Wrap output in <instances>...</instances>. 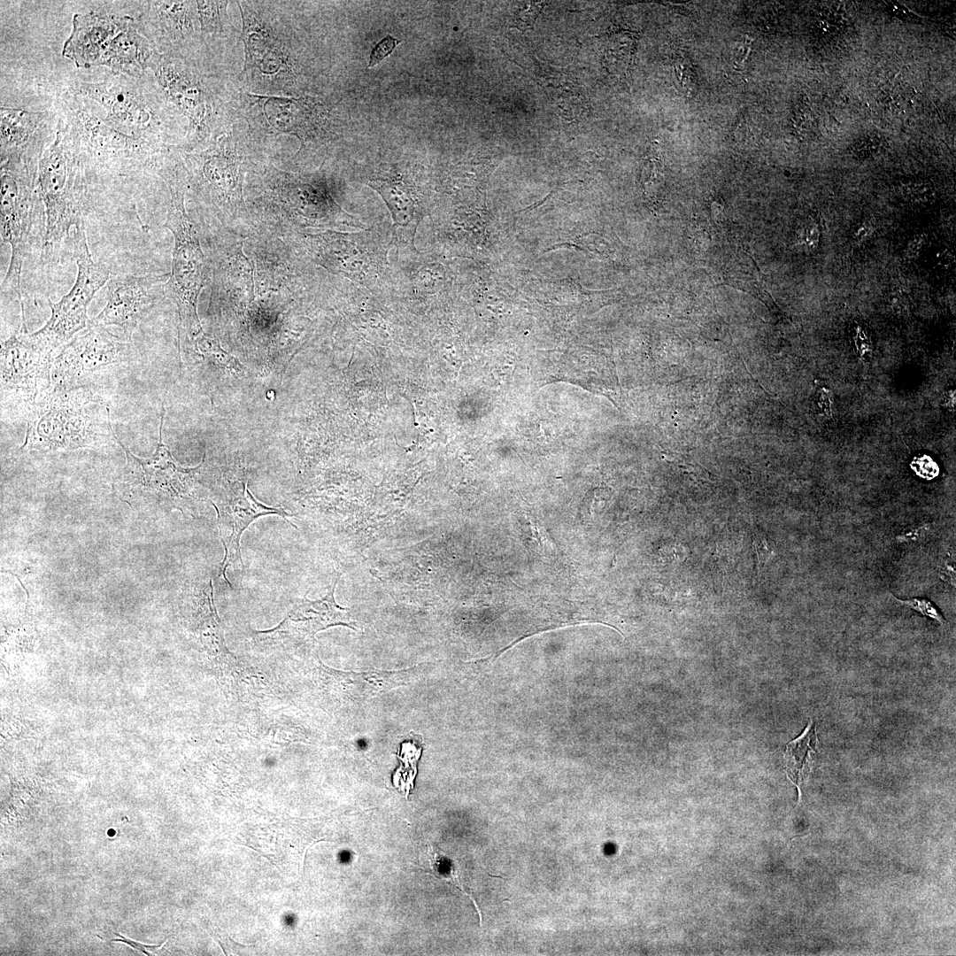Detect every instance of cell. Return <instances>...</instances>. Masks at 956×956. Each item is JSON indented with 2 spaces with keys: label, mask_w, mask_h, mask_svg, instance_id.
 <instances>
[{
  "label": "cell",
  "mask_w": 956,
  "mask_h": 956,
  "mask_svg": "<svg viewBox=\"0 0 956 956\" xmlns=\"http://www.w3.org/2000/svg\"><path fill=\"white\" fill-rule=\"evenodd\" d=\"M110 405L81 385L48 389L27 418L25 441L19 452L49 453L98 449L116 442Z\"/></svg>",
  "instance_id": "1"
},
{
  "label": "cell",
  "mask_w": 956,
  "mask_h": 956,
  "mask_svg": "<svg viewBox=\"0 0 956 956\" xmlns=\"http://www.w3.org/2000/svg\"><path fill=\"white\" fill-rule=\"evenodd\" d=\"M68 131V130H67ZM59 121L54 143L42 154L35 193L44 210L41 259L59 263L64 245L85 225L84 161L76 139H69Z\"/></svg>",
  "instance_id": "2"
},
{
  "label": "cell",
  "mask_w": 956,
  "mask_h": 956,
  "mask_svg": "<svg viewBox=\"0 0 956 956\" xmlns=\"http://www.w3.org/2000/svg\"><path fill=\"white\" fill-rule=\"evenodd\" d=\"M158 174L171 194V204L164 227L173 235L172 272L166 292L178 307L180 348L189 354L196 351L198 337L204 333L197 315L198 297L207 276L205 258L197 227L185 209L188 174L182 162L165 166Z\"/></svg>",
  "instance_id": "3"
},
{
  "label": "cell",
  "mask_w": 956,
  "mask_h": 956,
  "mask_svg": "<svg viewBox=\"0 0 956 956\" xmlns=\"http://www.w3.org/2000/svg\"><path fill=\"white\" fill-rule=\"evenodd\" d=\"M164 407H162L159 439L155 453L146 459L135 456L116 436V443L125 451L127 463L115 480V490L130 505L157 504L190 513V505L197 497L202 465L184 468L178 466L162 440Z\"/></svg>",
  "instance_id": "4"
},
{
  "label": "cell",
  "mask_w": 956,
  "mask_h": 956,
  "mask_svg": "<svg viewBox=\"0 0 956 956\" xmlns=\"http://www.w3.org/2000/svg\"><path fill=\"white\" fill-rule=\"evenodd\" d=\"M54 357L33 333H28L25 320L17 332L2 342V417L10 421L27 420L36 401L50 386Z\"/></svg>",
  "instance_id": "5"
},
{
  "label": "cell",
  "mask_w": 956,
  "mask_h": 956,
  "mask_svg": "<svg viewBox=\"0 0 956 956\" xmlns=\"http://www.w3.org/2000/svg\"><path fill=\"white\" fill-rule=\"evenodd\" d=\"M36 174L37 169L23 164H1V237L12 248L1 289L2 294L16 295L22 309V267L32 249L39 201L35 193Z\"/></svg>",
  "instance_id": "6"
},
{
  "label": "cell",
  "mask_w": 956,
  "mask_h": 956,
  "mask_svg": "<svg viewBox=\"0 0 956 956\" xmlns=\"http://www.w3.org/2000/svg\"><path fill=\"white\" fill-rule=\"evenodd\" d=\"M72 243L78 268L74 284L58 303L49 300L50 317L42 328L33 333L38 342L54 355L88 327V307L97 291L110 279V269L92 258L85 225L74 230Z\"/></svg>",
  "instance_id": "7"
},
{
  "label": "cell",
  "mask_w": 956,
  "mask_h": 956,
  "mask_svg": "<svg viewBox=\"0 0 956 956\" xmlns=\"http://www.w3.org/2000/svg\"><path fill=\"white\" fill-rule=\"evenodd\" d=\"M135 353L131 341L119 338L106 327L89 320L88 327L55 355L50 389L81 386L89 375L103 372L106 367L127 364L135 358Z\"/></svg>",
  "instance_id": "8"
},
{
  "label": "cell",
  "mask_w": 956,
  "mask_h": 956,
  "mask_svg": "<svg viewBox=\"0 0 956 956\" xmlns=\"http://www.w3.org/2000/svg\"><path fill=\"white\" fill-rule=\"evenodd\" d=\"M73 119L81 138L76 140L83 145L80 149L96 165L121 174L157 169L163 154L155 142L119 131L84 110H78Z\"/></svg>",
  "instance_id": "9"
},
{
  "label": "cell",
  "mask_w": 956,
  "mask_h": 956,
  "mask_svg": "<svg viewBox=\"0 0 956 956\" xmlns=\"http://www.w3.org/2000/svg\"><path fill=\"white\" fill-rule=\"evenodd\" d=\"M150 68L168 99L188 118L190 141L206 139L212 129L214 111L202 77L181 59L158 52Z\"/></svg>",
  "instance_id": "10"
},
{
  "label": "cell",
  "mask_w": 956,
  "mask_h": 956,
  "mask_svg": "<svg viewBox=\"0 0 956 956\" xmlns=\"http://www.w3.org/2000/svg\"><path fill=\"white\" fill-rule=\"evenodd\" d=\"M169 276L126 274L110 278L106 283V305L90 320L106 328L116 326L131 341L140 323L163 297Z\"/></svg>",
  "instance_id": "11"
},
{
  "label": "cell",
  "mask_w": 956,
  "mask_h": 956,
  "mask_svg": "<svg viewBox=\"0 0 956 956\" xmlns=\"http://www.w3.org/2000/svg\"><path fill=\"white\" fill-rule=\"evenodd\" d=\"M367 238V232L328 231L308 235L307 243L324 267L369 288L385 268L386 252L369 249Z\"/></svg>",
  "instance_id": "12"
},
{
  "label": "cell",
  "mask_w": 956,
  "mask_h": 956,
  "mask_svg": "<svg viewBox=\"0 0 956 956\" xmlns=\"http://www.w3.org/2000/svg\"><path fill=\"white\" fill-rule=\"evenodd\" d=\"M340 574L328 587L326 595L316 600L297 599L286 617L276 627L256 632L258 641L273 645L289 646L328 628L343 625L354 628L350 610L340 606L335 599V590Z\"/></svg>",
  "instance_id": "13"
},
{
  "label": "cell",
  "mask_w": 956,
  "mask_h": 956,
  "mask_svg": "<svg viewBox=\"0 0 956 956\" xmlns=\"http://www.w3.org/2000/svg\"><path fill=\"white\" fill-rule=\"evenodd\" d=\"M206 150L185 155L188 181L199 191L222 202L240 204L241 158L232 135H222Z\"/></svg>",
  "instance_id": "14"
},
{
  "label": "cell",
  "mask_w": 956,
  "mask_h": 956,
  "mask_svg": "<svg viewBox=\"0 0 956 956\" xmlns=\"http://www.w3.org/2000/svg\"><path fill=\"white\" fill-rule=\"evenodd\" d=\"M212 504L217 513L219 535L225 550L220 564V573L224 577L229 565L243 566L240 549L241 537L256 519L275 514L292 525L289 520V513L283 509L258 502L249 491L246 482L229 485L212 500Z\"/></svg>",
  "instance_id": "15"
},
{
  "label": "cell",
  "mask_w": 956,
  "mask_h": 956,
  "mask_svg": "<svg viewBox=\"0 0 956 956\" xmlns=\"http://www.w3.org/2000/svg\"><path fill=\"white\" fill-rule=\"evenodd\" d=\"M76 92L100 104L107 113L104 120L127 135L146 138L160 125L144 96L127 84L115 81L81 82Z\"/></svg>",
  "instance_id": "16"
},
{
  "label": "cell",
  "mask_w": 956,
  "mask_h": 956,
  "mask_svg": "<svg viewBox=\"0 0 956 956\" xmlns=\"http://www.w3.org/2000/svg\"><path fill=\"white\" fill-rule=\"evenodd\" d=\"M241 104L250 128L266 135H296L304 145L312 130L310 99L240 94Z\"/></svg>",
  "instance_id": "17"
},
{
  "label": "cell",
  "mask_w": 956,
  "mask_h": 956,
  "mask_svg": "<svg viewBox=\"0 0 956 956\" xmlns=\"http://www.w3.org/2000/svg\"><path fill=\"white\" fill-rule=\"evenodd\" d=\"M132 24L134 19L128 16L76 13L62 54L77 67L98 66L112 40Z\"/></svg>",
  "instance_id": "18"
},
{
  "label": "cell",
  "mask_w": 956,
  "mask_h": 956,
  "mask_svg": "<svg viewBox=\"0 0 956 956\" xmlns=\"http://www.w3.org/2000/svg\"><path fill=\"white\" fill-rule=\"evenodd\" d=\"M237 5L243 21L240 39L244 45V65L240 76L258 73L271 77L287 70L286 53L273 27L248 2L239 1Z\"/></svg>",
  "instance_id": "19"
},
{
  "label": "cell",
  "mask_w": 956,
  "mask_h": 956,
  "mask_svg": "<svg viewBox=\"0 0 956 956\" xmlns=\"http://www.w3.org/2000/svg\"><path fill=\"white\" fill-rule=\"evenodd\" d=\"M270 194L290 214L309 225L331 223L329 217L347 215L328 194L315 185L274 168L269 174Z\"/></svg>",
  "instance_id": "20"
},
{
  "label": "cell",
  "mask_w": 956,
  "mask_h": 956,
  "mask_svg": "<svg viewBox=\"0 0 956 956\" xmlns=\"http://www.w3.org/2000/svg\"><path fill=\"white\" fill-rule=\"evenodd\" d=\"M1 163H24L38 167L40 148L35 143L42 116L21 109L1 108Z\"/></svg>",
  "instance_id": "21"
},
{
  "label": "cell",
  "mask_w": 956,
  "mask_h": 956,
  "mask_svg": "<svg viewBox=\"0 0 956 956\" xmlns=\"http://www.w3.org/2000/svg\"><path fill=\"white\" fill-rule=\"evenodd\" d=\"M157 52L132 24L112 40L98 66H108L118 74L138 77L150 68Z\"/></svg>",
  "instance_id": "22"
},
{
  "label": "cell",
  "mask_w": 956,
  "mask_h": 956,
  "mask_svg": "<svg viewBox=\"0 0 956 956\" xmlns=\"http://www.w3.org/2000/svg\"><path fill=\"white\" fill-rule=\"evenodd\" d=\"M368 185L376 189L386 202L394 220V239L413 247V240L423 212L413 192L404 182L372 180Z\"/></svg>",
  "instance_id": "23"
},
{
  "label": "cell",
  "mask_w": 956,
  "mask_h": 956,
  "mask_svg": "<svg viewBox=\"0 0 956 956\" xmlns=\"http://www.w3.org/2000/svg\"><path fill=\"white\" fill-rule=\"evenodd\" d=\"M143 21L150 24L160 37L181 42L196 36L199 24L196 1L147 2Z\"/></svg>",
  "instance_id": "24"
},
{
  "label": "cell",
  "mask_w": 956,
  "mask_h": 956,
  "mask_svg": "<svg viewBox=\"0 0 956 956\" xmlns=\"http://www.w3.org/2000/svg\"><path fill=\"white\" fill-rule=\"evenodd\" d=\"M817 740L815 725L810 720L803 733L786 745L784 759L787 775L798 786L810 771Z\"/></svg>",
  "instance_id": "25"
},
{
  "label": "cell",
  "mask_w": 956,
  "mask_h": 956,
  "mask_svg": "<svg viewBox=\"0 0 956 956\" xmlns=\"http://www.w3.org/2000/svg\"><path fill=\"white\" fill-rule=\"evenodd\" d=\"M428 862L431 874L434 876L453 884L459 888L464 895L471 898L480 916V921L482 922V914L474 898L471 894H468L465 890L461 883L459 879V868L457 862L433 844L428 846Z\"/></svg>",
  "instance_id": "26"
},
{
  "label": "cell",
  "mask_w": 956,
  "mask_h": 956,
  "mask_svg": "<svg viewBox=\"0 0 956 956\" xmlns=\"http://www.w3.org/2000/svg\"><path fill=\"white\" fill-rule=\"evenodd\" d=\"M201 37L218 35L230 24L227 12L228 1H196Z\"/></svg>",
  "instance_id": "27"
},
{
  "label": "cell",
  "mask_w": 956,
  "mask_h": 956,
  "mask_svg": "<svg viewBox=\"0 0 956 956\" xmlns=\"http://www.w3.org/2000/svg\"><path fill=\"white\" fill-rule=\"evenodd\" d=\"M606 58L615 72L626 73L632 65L636 41L632 34L618 33L609 41Z\"/></svg>",
  "instance_id": "28"
},
{
  "label": "cell",
  "mask_w": 956,
  "mask_h": 956,
  "mask_svg": "<svg viewBox=\"0 0 956 956\" xmlns=\"http://www.w3.org/2000/svg\"><path fill=\"white\" fill-rule=\"evenodd\" d=\"M890 596L898 604L921 613L923 616H926L937 621L941 626H944L947 623L946 620L943 617L938 608L930 600L927 598H913L910 599L903 600L895 598L892 594H890Z\"/></svg>",
  "instance_id": "29"
},
{
  "label": "cell",
  "mask_w": 956,
  "mask_h": 956,
  "mask_svg": "<svg viewBox=\"0 0 956 956\" xmlns=\"http://www.w3.org/2000/svg\"><path fill=\"white\" fill-rule=\"evenodd\" d=\"M673 66L680 87L689 94L693 89L696 80V73L690 61L682 56L677 57L673 61Z\"/></svg>",
  "instance_id": "30"
},
{
  "label": "cell",
  "mask_w": 956,
  "mask_h": 956,
  "mask_svg": "<svg viewBox=\"0 0 956 956\" xmlns=\"http://www.w3.org/2000/svg\"><path fill=\"white\" fill-rule=\"evenodd\" d=\"M910 466L919 477L926 480H932L939 474L937 463L926 454L914 457Z\"/></svg>",
  "instance_id": "31"
},
{
  "label": "cell",
  "mask_w": 956,
  "mask_h": 956,
  "mask_svg": "<svg viewBox=\"0 0 956 956\" xmlns=\"http://www.w3.org/2000/svg\"><path fill=\"white\" fill-rule=\"evenodd\" d=\"M398 42L390 35L385 36L373 50L370 55L368 67L377 65L384 58L391 53Z\"/></svg>",
  "instance_id": "32"
},
{
  "label": "cell",
  "mask_w": 956,
  "mask_h": 956,
  "mask_svg": "<svg viewBox=\"0 0 956 956\" xmlns=\"http://www.w3.org/2000/svg\"><path fill=\"white\" fill-rule=\"evenodd\" d=\"M929 531L930 525L924 524L901 533L897 536V541L902 544L918 542L923 539Z\"/></svg>",
  "instance_id": "33"
},
{
  "label": "cell",
  "mask_w": 956,
  "mask_h": 956,
  "mask_svg": "<svg viewBox=\"0 0 956 956\" xmlns=\"http://www.w3.org/2000/svg\"><path fill=\"white\" fill-rule=\"evenodd\" d=\"M752 38L745 36L739 42L734 50V64L736 67H743L752 49Z\"/></svg>",
  "instance_id": "34"
},
{
  "label": "cell",
  "mask_w": 956,
  "mask_h": 956,
  "mask_svg": "<svg viewBox=\"0 0 956 956\" xmlns=\"http://www.w3.org/2000/svg\"><path fill=\"white\" fill-rule=\"evenodd\" d=\"M754 547L758 556L759 565L763 567L769 558L774 555L773 551L770 550L767 541L764 537H756L754 540Z\"/></svg>",
  "instance_id": "35"
},
{
  "label": "cell",
  "mask_w": 956,
  "mask_h": 956,
  "mask_svg": "<svg viewBox=\"0 0 956 956\" xmlns=\"http://www.w3.org/2000/svg\"><path fill=\"white\" fill-rule=\"evenodd\" d=\"M115 934L119 938L112 939V941L127 944L129 946H131L132 948H134V949H135V950H137L139 952H142L143 953H144L146 955H151L150 953H149V952L146 949L159 948L160 946L164 945L165 943L166 942V941L164 942V944L162 945L146 944H143V943H140V942H137V941H134L131 938L126 937H124V936H122L120 934H117V933H115Z\"/></svg>",
  "instance_id": "36"
},
{
  "label": "cell",
  "mask_w": 956,
  "mask_h": 956,
  "mask_svg": "<svg viewBox=\"0 0 956 956\" xmlns=\"http://www.w3.org/2000/svg\"><path fill=\"white\" fill-rule=\"evenodd\" d=\"M888 9L891 12H893L897 17H898L899 19H902L904 20H908V21H916V20H918L919 17L916 14L910 12L904 5H901V4H898V3H889Z\"/></svg>",
  "instance_id": "37"
}]
</instances>
